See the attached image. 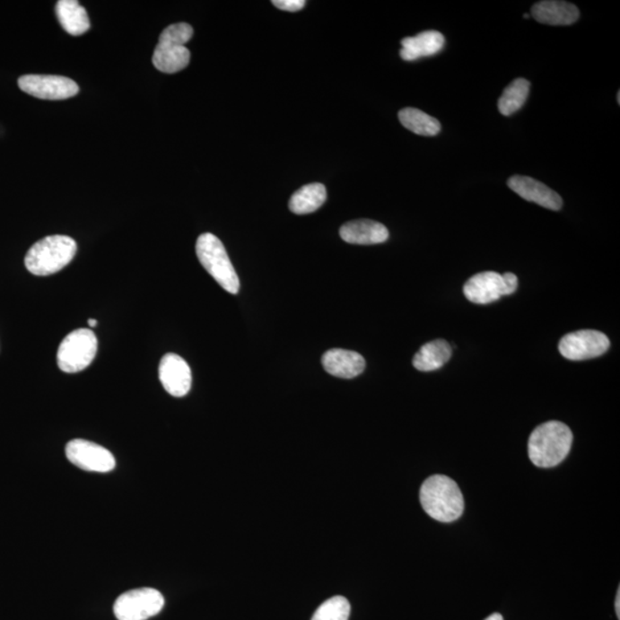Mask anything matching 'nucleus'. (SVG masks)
<instances>
[{
  "mask_svg": "<svg viewBox=\"0 0 620 620\" xmlns=\"http://www.w3.org/2000/svg\"><path fill=\"white\" fill-rule=\"evenodd\" d=\"M19 88L39 100H63L79 93V85L68 77L56 75H24Z\"/></svg>",
  "mask_w": 620,
  "mask_h": 620,
  "instance_id": "9d476101",
  "label": "nucleus"
},
{
  "mask_svg": "<svg viewBox=\"0 0 620 620\" xmlns=\"http://www.w3.org/2000/svg\"><path fill=\"white\" fill-rule=\"evenodd\" d=\"M616 611H617L618 619L620 618V589H618L617 598H616Z\"/></svg>",
  "mask_w": 620,
  "mask_h": 620,
  "instance_id": "a878e982",
  "label": "nucleus"
},
{
  "mask_svg": "<svg viewBox=\"0 0 620 620\" xmlns=\"http://www.w3.org/2000/svg\"><path fill=\"white\" fill-rule=\"evenodd\" d=\"M196 250L200 264L227 293H240V278L219 238L212 233H204L196 240Z\"/></svg>",
  "mask_w": 620,
  "mask_h": 620,
  "instance_id": "39448f33",
  "label": "nucleus"
},
{
  "mask_svg": "<svg viewBox=\"0 0 620 620\" xmlns=\"http://www.w3.org/2000/svg\"><path fill=\"white\" fill-rule=\"evenodd\" d=\"M464 295L474 303L487 305L509 295L502 275L495 271H484L472 276L463 287Z\"/></svg>",
  "mask_w": 620,
  "mask_h": 620,
  "instance_id": "f8f14e48",
  "label": "nucleus"
},
{
  "mask_svg": "<svg viewBox=\"0 0 620 620\" xmlns=\"http://www.w3.org/2000/svg\"><path fill=\"white\" fill-rule=\"evenodd\" d=\"M351 605L344 597H334L322 603L311 620H348Z\"/></svg>",
  "mask_w": 620,
  "mask_h": 620,
  "instance_id": "5701e85b",
  "label": "nucleus"
},
{
  "mask_svg": "<svg viewBox=\"0 0 620 620\" xmlns=\"http://www.w3.org/2000/svg\"><path fill=\"white\" fill-rule=\"evenodd\" d=\"M273 4L279 10L286 12H298L306 5L305 0H274Z\"/></svg>",
  "mask_w": 620,
  "mask_h": 620,
  "instance_id": "b1692460",
  "label": "nucleus"
},
{
  "mask_svg": "<svg viewBox=\"0 0 620 620\" xmlns=\"http://www.w3.org/2000/svg\"><path fill=\"white\" fill-rule=\"evenodd\" d=\"M572 441L573 434L564 423H544L528 439L529 459L539 467H556L568 457Z\"/></svg>",
  "mask_w": 620,
  "mask_h": 620,
  "instance_id": "f257e3e1",
  "label": "nucleus"
},
{
  "mask_svg": "<svg viewBox=\"0 0 620 620\" xmlns=\"http://www.w3.org/2000/svg\"><path fill=\"white\" fill-rule=\"evenodd\" d=\"M485 620H503V617L500 614H493Z\"/></svg>",
  "mask_w": 620,
  "mask_h": 620,
  "instance_id": "bb28decb",
  "label": "nucleus"
},
{
  "mask_svg": "<svg viewBox=\"0 0 620 620\" xmlns=\"http://www.w3.org/2000/svg\"><path fill=\"white\" fill-rule=\"evenodd\" d=\"M160 381L172 397H186L192 385L191 369L187 361L178 354H168L162 357L159 365Z\"/></svg>",
  "mask_w": 620,
  "mask_h": 620,
  "instance_id": "9b49d317",
  "label": "nucleus"
},
{
  "mask_svg": "<svg viewBox=\"0 0 620 620\" xmlns=\"http://www.w3.org/2000/svg\"><path fill=\"white\" fill-rule=\"evenodd\" d=\"M423 509L433 520L451 523L462 516L464 499L461 490L447 476H431L423 483L420 493Z\"/></svg>",
  "mask_w": 620,
  "mask_h": 620,
  "instance_id": "f03ea898",
  "label": "nucleus"
},
{
  "mask_svg": "<svg viewBox=\"0 0 620 620\" xmlns=\"http://www.w3.org/2000/svg\"><path fill=\"white\" fill-rule=\"evenodd\" d=\"M504 283L508 289L509 295L515 293L517 287H519V278H517L515 274L506 273L502 275Z\"/></svg>",
  "mask_w": 620,
  "mask_h": 620,
  "instance_id": "393cba45",
  "label": "nucleus"
},
{
  "mask_svg": "<svg viewBox=\"0 0 620 620\" xmlns=\"http://www.w3.org/2000/svg\"><path fill=\"white\" fill-rule=\"evenodd\" d=\"M445 37L437 31L420 32L415 37H406L401 40L400 56L406 61H415L421 57H432L445 47Z\"/></svg>",
  "mask_w": 620,
  "mask_h": 620,
  "instance_id": "dca6fc26",
  "label": "nucleus"
},
{
  "mask_svg": "<svg viewBox=\"0 0 620 620\" xmlns=\"http://www.w3.org/2000/svg\"><path fill=\"white\" fill-rule=\"evenodd\" d=\"M529 88L531 84L525 79H516L503 90L502 96L500 97L498 106L500 113L504 117H511L513 113L519 112L528 100Z\"/></svg>",
  "mask_w": 620,
  "mask_h": 620,
  "instance_id": "4be33fe9",
  "label": "nucleus"
},
{
  "mask_svg": "<svg viewBox=\"0 0 620 620\" xmlns=\"http://www.w3.org/2000/svg\"><path fill=\"white\" fill-rule=\"evenodd\" d=\"M389 230L385 225L371 220L348 222L340 228V237L348 244H381L389 240Z\"/></svg>",
  "mask_w": 620,
  "mask_h": 620,
  "instance_id": "4468645a",
  "label": "nucleus"
},
{
  "mask_svg": "<svg viewBox=\"0 0 620 620\" xmlns=\"http://www.w3.org/2000/svg\"><path fill=\"white\" fill-rule=\"evenodd\" d=\"M77 252L73 238L63 235L48 236L28 250L24 264L36 276H48L71 264Z\"/></svg>",
  "mask_w": 620,
  "mask_h": 620,
  "instance_id": "7ed1b4c3",
  "label": "nucleus"
},
{
  "mask_svg": "<svg viewBox=\"0 0 620 620\" xmlns=\"http://www.w3.org/2000/svg\"><path fill=\"white\" fill-rule=\"evenodd\" d=\"M322 364L327 373L345 378V380H351L361 375L365 369V360L362 355L353 351L340 350V348H334L324 353Z\"/></svg>",
  "mask_w": 620,
  "mask_h": 620,
  "instance_id": "2eb2a0df",
  "label": "nucleus"
},
{
  "mask_svg": "<svg viewBox=\"0 0 620 620\" xmlns=\"http://www.w3.org/2000/svg\"><path fill=\"white\" fill-rule=\"evenodd\" d=\"M192 36L193 28L188 23H175L164 29L152 57L155 68L166 74L183 71L190 63L191 53L186 44Z\"/></svg>",
  "mask_w": 620,
  "mask_h": 620,
  "instance_id": "20e7f679",
  "label": "nucleus"
},
{
  "mask_svg": "<svg viewBox=\"0 0 620 620\" xmlns=\"http://www.w3.org/2000/svg\"><path fill=\"white\" fill-rule=\"evenodd\" d=\"M65 457L80 469L100 474L113 471L117 466L114 455L109 450L83 439L69 441L65 446Z\"/></svg>",
  "mask_w": 620,
  "mask_h": 620,
  "instance_id": "1a4fd4ad",
  "label": "nucleus"
},
{
  "mask_svg": "<svg viewBox=\"0 0 620 620\" xmlns=\"http://www.w3.org/2000/svg\"><path fill=\"white\" fill-rule=\"evenodd\" d=\"M399 120L406 129L416 135H426V137L437 135L441 130V122L437 118L417 109L406 108L401 109Z\"/></svg>",
  "mask_w": 620,
  "mask_h": 620,
  "instance_id": "412c9836",
  "label": "nucleus"
},
{
  "mask_svg": "<svg viewBox=\"0 0 620 620\" xmlns=\"http://www.w3.org/2000/svg\"><path fill=\"white\" fill-rule=\"evenodd\" d=\"M531 13L537 22L548 26H570L579 19V10L576 5L568 2H539L533 5Z\"/></svg>",
  "mask_w": 620,
  "mask_h": 620,
  "instance_id": "f3484780",
  "label": "nucleus"
},
{
  "mask_svg": "<svg viewBox=\"0 0 620 620\" xmlns=\"http://www.w3.org/2000/svg\"><path fill=\"white\" fill-rule=\"evenodd\" d=\"M98 340L89 328L73 331L60 344L57 350V367L67 373L83 371L97 355Z\"/></svg>",
  "mask_w": 620,
  "mask_h": 620,
  "instance_id": "423d86ee",
  "label": "nucleus"
},
{
  "mask_svg": "<svg viewBox=\"0 0 620 620\" xmlns=\"http://www.w3.org/2000/svg\"><path fill=\"white\" fill-rule=\"evenodd\" d=\"M164 598L159 590L144 587L120 595L114 603L118 620H146L163 609Z\"/></svg>",
  "mask_w": 620,
  "mask_h": 620,
  "instance_id": "0eeeda50",
  "label": "nucleus"
},
{
  "mask_svg": "<svg viewBox=\"0 0 620 620\" xmlns=\"http://www.w3.org/2000/svg\"><path fill=\"white\" fill-rule=\"evenodd\" d=\"M617 100H618V104H619V102H620V93L619 92L617 94Z\"/></svg>",
  "mask_w": 620,
  "mask_h": 620,
  "instance_id": "c85d7f7f",
  "label": "nucleus"
},
{
  "mask_svg": "<svg viewBox=\"0 0 620 620\" xmlns=\"http://www.w3.org/2000/svg\"><path fill=\"white\" fill-rule=\"evenodd\" d=\"M327 200V188L321 183H311L299 188L291 196L290 211L297 215L310 214L318 211Z\"/></svg>",
  "mask_w": 620,
  "mask_h": 620,
  "instance_id": "aec40b11",
  "label": "nucleus"
},
{
  "mask_svg": "<svg viewBox=\"0 0 620 620\" xmlns=\"http://www.w3.org/2000/svg\"><path fill=\"white\" fill-rule=\"evenodd\" d=\"M508 187L524 200L550 211H561L563 206V200L557 192L528 176H512L508 179Z\"/></svg>",
  "mask_w": 620,
  "mask_h": 620,
  "instance_id": "ddd939ff",
  "label": "nucleus"
},
{
  "mask_svg": "<svg viewBox=\"0 0 620 620\" xmlns=\"http://www.w3.org/2000/svg\"><path fill=\"white\" fill-rule=\"evenodd\" d=\"M88 323H89V326L92 327H96L97 324H98V322L96 321V319H90Z\"/></svg>",
  "mask_w": 620,
  "mask_h": 620,
  "instance_id": "cd10ccee",
  "label": "nucleus"
},
{
  "mask_svg": "<svg viewBox=\"0 0 620 620\" xmlns=\"http://www.w3.org/2000/svg\"><path fill=\"white\" fill-rule=\"evenodd\" d=\"M450 357V345L446 340L437 339L423 345L414 356L413 364L417 371L423 372L435 371L449 362Z\"/></svg>",
  "mask_w": 620,
  "mask_h": 620,
  "instance_id": "a211bd4d",
  "label": "nucleus"
},
{
  "mask_svg": "<svg viewBox=\"0 0 620 620\" xmlns=\"http://www.w3.org/2000/svg\"><path fill=\"white\" fill-rule=\"evenodd\" d=\"M610 340L597 330H579L565 335L558 345V351L565 359L584 361L601 356L609 350Z\"/></svg>",
  "mask_w": 620,
  "mask_h": 620,
  "instance_id": "6e6552de",
  "label": "nucleus"
},
{
  "mask_svg": "<svg viewBox=\"0 0 620 620\" xmlns=\"http://www.w3.org/2000/svg\"><path fill=\"white\" fill-rule=\"evenodd\" d=\"M524 18H525V19H528V18H529V15H528V14H525V15H524Z\"/></svg>",
  "mask_w": 620,
  "mask_h": 620,
  "instance_id": "c756f323",
  "label": "nucleus"
},
{
  "mask_svg": "<svg viewBox=\"0 0 620 620\" xmlns=\"http://www.w3.org/2000/svg\"><path fill=\"white\" fill-rule=\"evenodd\" d=\"M56 11L61 26L68 34L80 36L89 31L88 12L76 0H60L57 4Z\"/></svg>",
  "mask_w": 620,
  "mask_h": 620,
  "instance_id": "6ab92c4d",
  "label": "nucleus"
}]
</instances>
